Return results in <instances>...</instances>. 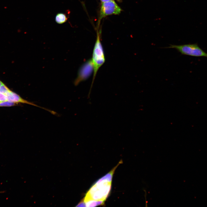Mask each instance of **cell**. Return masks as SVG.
<instances>
[{"mask_svg": "<svg viewBox=\"0 0 207 207\" xmlns=\"http://www.w3.org/2000/svg\"><path fill=\"white\" fill-rule=\"evenodd\" d=\"M111 182L112 180L105 176L101 178L87 192L84 198L83 202L90 201L103 202L110 192Z\"/></svg>", "mask_w": 207, "mask_h": 207, "instance_id": "obj_1", "label": "cell"}, {"mask_svg": "<svg viewBox=\"0 0 207 207\" xmlns=\"http://www.w3.org/2000/svg\"><path fill=\"white\" fill-rule=\"evenodd\" d=\"M93 67V78L90 90L91 89L98 70L103 65L105 61L103 47L101 41L99 34L97 31L96 40L93 50L91 59Z\"/></svg>", "mask_w": 207, "mask_h": 207, "instance_id": "obj_2", "label": "cell"}, {"mask_svg": "<svg viewBox=\"0 0 207 207\" xmlns=\"http://www.w3.org/2000/svg\"><path fill=\"white\" fill-rule=\"evenodd\" d=\"M166 48L175 49L184 55L207 57V53L201 49L197 43L180 45H170V46Z\"/></svg>", "mask_w": 207, "mask_h": 207, "instance_id": "obj_3", "label": "cell"}, {"mask_svg": "<svg viewBox=\"0 0 207 207\" xmlns=\"http://www.w3.org/2000/svg\"><path fill=\"white\" fill-rule=\"evenodd\" d=\"M93 72V67L91 59H90L81 66L79 69L76 79L74 81L75 85L88 78Z\"/></svg>", "mask_w": 207, "mask_h": 207, "instance_id": "obj_4", "label": "cell"}, {"mask_svg": "<svg viewBox=\"0 0 207 207\" xmlns=\"http://www.w3.org/2000/svg\"><path fill=\"white\" fill-rule=\"evenodd\" d=\"M121 9L114 0L102 3L100 12V18L112 14H118Z\"/></svg>", "mask_w": 207, "mask_h": 207, "instance_id": "obj_5", "label": "cell"}, {"mask_svg": "<svg viewBox=\"0 0 207 207\" xmlns=\"http://www.w3.org/2000/svg\"><path fill=\"white\" fill-rule=\"evenodd\" d=\"M67 19L66 14L62 13H57L55 18L56 22L59 24H62L66 22Z\"/></svg>", "mask_w": 207, "mask_h": 207, "instance_id": "obj_6", "label": "cell"}, {"mask_svg": "<svg viewBox=\"0 0 207 207\" xmlns=\"http://www.w3.org/2000/svg\"><path fill=\"white\" fill-rule=\"evenodd\" d=\"M11 91L3 83L0 87V92L7 95Z\"/></svg>", "mask_w": 207, "mask_h": 207, "instance_id": "obj_7", "label": "cell"}, {"mask_svg": "<svg viewBox=\"0 0 207 207\" xmlns=\"http://www.w3.org/2000/svg\"><path fill=\"white\" fill-rule=\"evenodd\" d=\"M15 105V103L9 101L0 102V106H11Z\"/></svg>", "mask_w": 207, "mask_h": 207, "instance_id": "obj_8", "label": "cell"}, {"mask_svg": "<svg viewBox=\"0 0 207 207\" xmlns=\"http://www.w3.org/2000/svg\"><path fill=\"white\" fill-rule=\"evenodd\" d=\"M7 100V96L0 92V102L5 101Z\"/></svg>", "mask_w": 207, "mask_h": 207, "instance_id": "obj_9", "label": "cell"}, {"mask_svg": "<svg viewBox=\"0 0 207 207\" xmlns=\"http://www.w3.org/2000/svg\"><path fill=\"white\" fill-rule=\"evenodd\" d=\"M112 0H101V1L102 3L106 2H107V1H112Z\"/></svg>", "mask_w": 207, "mask_h": 207, "instance_id": "obj_10", "label": "cell"}, {"mask_svg": "<svg viewBox=\"0 0 207 207\" xmlns=\"http://www.w3.org/2000/svg\"><path fill=\"white\" fill-rule=\"evenodd\" d=\"M2 84H3V83L1 81H0V87H1V85H2Z\"/></svg>", "mask_w": 207, "mask_h": 207, "instance_id": "obj_11", "label": "cell"}, {"mask_svg": "<svg viewBox=\"0 0 207 207\" xmlns=\"http://www.w3.org/2000/svg\"><path fill=\"white\" fill-rule=\"evenodd\" d=\"M118 0L120 1H121V0Z\"/></svg>", "mask_w": 207, "mask_h": 207, "instance_id": "obj_12", "label": "cell"}]
</instances>
